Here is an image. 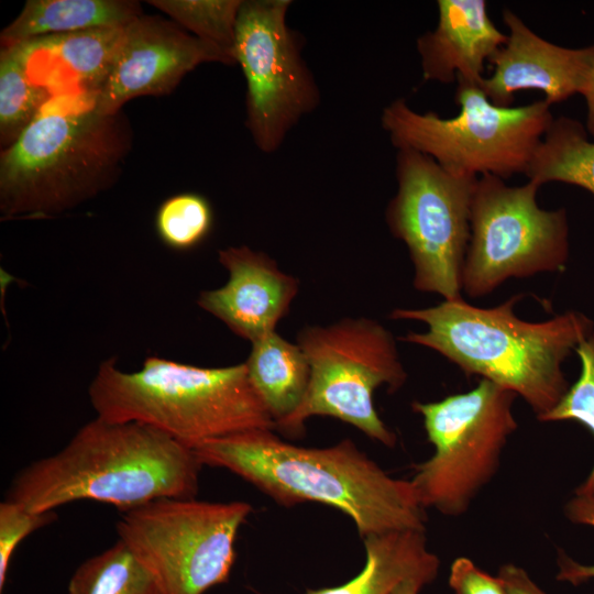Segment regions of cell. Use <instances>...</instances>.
I'll use <instances>...</instances> for the list:
<instances>
[{"label": "cell", "mask_w": 594, "mask_h": 594, "mask_svg": "<svg viewBox=\"0 0 594 594\" xmlns=\"http://www.w3.org/2000/svg\"><path fill=\"white\" fill-rule=\"evenodd\" d=\"M123 26L46 35L23 45L32 78L53 95L94 96L105 82L124 35Z\"/></svg>", "instance_id": "e0dca14e"}, {"label": "cell", "mask_w": 594, "mask_h": 594, "mask_svg": "<svg viewBox=\"0 0 594 594\" xmlns=\"http://www.w3.org/2000/svg\"><path fill=\"white\" fill-rule=\"evenodd\" d=\"M97 417L154 427L187 447L275 422L249 378L245 363L199 367L148 356L136 372L103 361L88 389Z\"/></svg>", "instance_id": "5b68a950"}, {"label": "cell", "mask_w": 594, "mask_h": 594, "mask_svg": "<svg viewBox=\"0 0 594 594\" xmlns=\"http://www.w3.org/2000/svg\"><path fill=\"white\" fill-rule=\"evenodd\" d=\"M505 43L488 61L493 73L480 87L498 107H512L515 92L537 89L551 106L582 95L594 70V45L570 48L535 33L510 9L503 10Z\"/></svg>", "instance_id": "5bb4252c"}, {"label": "cell", "mask_w": 594, "mask_h": 594, "mask_svg": "<svg viewBox=\"0 0 594 594\" xmlns=\"http://www.w3.org/2000/svg\"><path fill=\"white\" fill-rule=\"evenodd\" d=\"M438 22L417 38L424 80L481 85L485 63L505 43L485 0H438Z\"/></svg>", "instance_id": "2e32d148"}, {"label": "cell", "mask_w": 594, "mask_h": 594, "mask_svg": "<svg viewBox=\"0 0 594 594\" xmlns=\"http://www.w3.org/2000/svg\"><path fill=\"white\" fill-rule=\"evenodd\" d=\"M290 6V0H242L237 20L233 53L246 81L245 124L266 154L320 102L302 41L287 24Z\"/></svg>", "instance_id": "7c38bea8"}, {"label": "cell", "mask_w": 594, "mask_h": 594, "mask_svg": "<svg viewBox=\"0 0 594 594\" xmlns=\"http://www.w3.org/2000/svg\"><path fill=\"white\" fill-rule=\"evenodd\" d=\"M429 583H431V581H429L426 578H420V576L408 578L402 581L391 592V594H419L421 588Z\"/></svg>", "instance_id": "1f68e13d"}, {"label": "cell", "mask_w": 594, "mask_h": 594, "mask_svg": "<svg viewBox=\"0 0 594 594\" xmlns=\"http://www.w3.org/2000/svg\"><path fill=\"white\" fill-rule=\"evenodd\" d=\"M565 514L573 522L594 527V494L575 495L566 504ZM558 566L557 579L559 581L578 585L594 579V565L580 564L563 553L559 554Z\"/></svg>", "instance_id": "83f0119b"}, {"label": "cell", "mask_w": 594, "mask_h": 594, "mask_svg": "<svg viewBox=\"0 0 594 594\" xmlns=\"http://www.w3.org/2000/svg\"><path fill=\"white\" fill-rule=\"evenodd\" d=\"M252 510L242 501L160 498L123 512L116 529L164 594H204L228 581Z\"/></svg>", "instance_id": "9c48e42d"}, {"label": "cell", "mask_w": 594, "mask_h": 594, "mask_svg": "<svg viewBox=\"0 0 594 594\" xmlns=\"http://www.w3.org/2000/svg\"><path fill=\"white\" fill-rule=\"evenodd\" d=\"M397 191L386 208L392 234L414 266V287L443 300L462 298V270L477 177L455 175L411 150L396 155Z\"/></svg>", "instance_id": "8fae6325"}, {"label": "cell", "mask_w": 594, "mask_h": 594, "mask_svg": "<svg viewBox=\"0 0 594 594\" xmlns=\"http://www.w3.org/2000/svg\"><path fill=\"white\" fill-rule=\"evenodd\" d=\"M516 397L481 378L469 392L411 404L435 447V453L415 466L410 480L424 508L453 517L468 512L496 474L508 438L517 430Z\"/></svg>", "instance_id": "ba28073f"}, {"label": "cell", "mask_w": 594, "mask_h": 594, "mask_svg": "<svg viewBox=\"0 0 594 594\" xmlns=\"http://www.w3.org/2000/svg\"><path fill=\"white\" fill-rule=\"evenodd\" d=\"M131 147L121 113L85 92L54 95L0 156L1 220L56 217L108 189Z\"/></svg>", "instance_id": "277c9868"}, {"label": "cell", "mask_w": 594, "mask_h": 594, "mask_svg": "<svg viewBox=\"0 0 594 594\" xmlns=\"http://www.w3.org/2000/svg\"><path fill=\"white\" fill-rule=\"evenodd\" d=\"M54 95L29 73L22 44L0 53V141L11 145Z\"/></svg>", "instance_id": "7402d4cb"}, {"label": "cell", "mask_w": 594, "mask_h": 594, "mask_svg": "<svg viewBox=\"0 0 594 594\" xmlns=\"http://www.w3.org/2000/svg\"><path fill=\"white\" fill-rule=\"evenodd\" d=\"M455 101L459 114L442 118L395 99L382 111V127L397 150L425 154L449 173L505 180L526 173L554 119L544 99L498 107L479 85L463 80H457Z\"/></svg>", "instance_id": "8992f818"}, {"label": "cell", "mask_w": 594, "mask_h": 594, "mask_svg": "<svg viewBox=\"0 0 594 594\" xmlns=\"http://www.w3.org/2000/svg\"><path fill=\"white\" fill-rule=\"evenodd\" d=\"M586 102V131L594 138V70L582 94Z\"/></svg>", "instance_id": "4dcf8cb0"}, {"label": "cell", "mask_w": 594, "mask_h": 594, "mask_svg": "<svg viewBox=\"0 0 594 594\" xmlns=\"http://www.w3.org/2000/svg\"><path fill=\"white\" fill-rule=\"evenodd\" d=\"M202 465L191 448L140 422L96 417L55 454L13 477L6 499L32 512L78 501L130 510L160 498H194Z\"/></svg>", "instance_id": "7a4b0ae2"}, {"label": "cell", "mask_w": 594, "mask_h": 594, "mask_svg": "<svg viewBox=\"0 0 594 594\" xmlns=\"http://www.w3.org/2000/svg\"><path fill=\"white\" fill-rule=\"evenodd\" d=\"M297 344L310 365L308 389L299 407L275 429L298 437L310 417L330 416L393 448L396 435L373 403L376 388L386 386L395 393L407 380L391 331L369 318H344L324 327H306Z\"/></svg>", "instance_id": "52a82bcc"}, {"label": "cell", "mask_w": 594, "mask_h": 594, "mask_svg": "<svg viewBox=\"0 0 594 594\" xmlns=\"http://www.w3.org/2000/svg\"><path fill=\"white\" fill-rule=\"evenodd\" d=\"M204 63L235 65L223 51L174 21L142 13L125 25L111 69L92 96L94 106L116 114L133 98L167 95Z\"/></svg>", "instance_id": "4fadbf2b"}, {"label": "cell", "mask_w": 594, "mask_h": 594, "mask_svg": "<svg viewBox=\"0 0 594 594\" xmlns=\"http://www.w3.org/2000/svg\"><path fill=\"white\" fill-rule=\"evenodd\" d=\"M57 519L53 512H32L10 499L0 504V591L7 581L11 558L20 542L35 530Z\"/></svg>", "instance_id": "4316f807"}, {"label": "cell", "mask_w": 594, "mask_h": 594, "mask_svg": "<svg viewBox=\"0 0 594 594\" xmlns=\"http://www.w3.org/2000/svg\"><path fill=\"white\" fill-rule=\"evenodd\" d=\"M525 175L539 187L559 182L594 195V142L588 140L585 127L573 118H554Z\"/></svg>", "instance_id": "44dd1931"}, {"label": "cell", "mask_w": 594, "mask_h": 594, "mask_svg": "<svg viewBox=\"0 0 594 594\" xmlns=\"http://www.w3.org/2000/svg\"><path fill=\"white\" fill-rule=\"evenodd\" d=\"M363 569L348 582L331 587L309 588L305 594H391L414 576L433 581L440 561L427 548L425 531L403 530L363 538Z\"/></svg>", "instance_id": "ac0fdd59"}, {"label": "cell", "mask_w": 594, "mask_h": 594, "mask_svg": "<svg viewBox=\"0 0 594 594\" xmlns=\"http://www.w3.org/2000/svg\"><path fill=\"white\" fill-rule=\"evenodd\" d=\"M539 186H509L499 177H477L470 218V241L462 270V292L481 298L510 278L562 271L569 256L564 208L547 210L537 201Z\"/></svg>", "instance_id": "30bf717a"}, {"label": "cell", "mask_w": 594, "mask_h": 594, "mask_svg": "<svg viewBox=\"0 0 594 594\" xmlns=\"http://www.w3.org/2000/svg\"><path fill=\"white\" fill-rule=\"evenodd\" d=\"M244 363L251 384L276 427L304 400L310 381L309 362L297 343L273 331L252 343Z\"/></svg>", "instance_id": "ffe728a7"}, {"label": "cell", "mask_w": 594, "mask_h": 594, "mask_svg": "<svg viewBox=\"0 0 594 594\" xmlns=\"http://www.w3.org/2000/svg\"><path fill=\"white\" fill-rule=\"evenodd\" d=\"M68 594H164L150 571L121 541L84 561Z\"/></svg>", "instance_id": "603a6c76"}, {"label": "cell", "mask_w": 594, "mask_h": 594, "mask_svg": "<svg viewBox=\"0 0 594 594\" xmlns=\"http://www.w3.org/2000/svg\"><path fill=\"white\" fill-rule=\"evenodd\" d=\"M497 576L502 580L506 594H546L522 568L514 563L503 564Z\"/></svg>", "instance_id": "f546056e"}, {"label": "cell", "mask_w": 594, "mask_h": 594, "mask_svg": "<svg viewBox=\"0 0 594 594\" xmlns=\"http://www.w3.org/2000/svg\"><path fill=\"white\" fill-rule=\"evenodd\" d=\"M209 201L193 193L167 198L158 208L155 228L162 242L174 250H189L201 243L212 227Z\"/></svg>", "instance_id": "d4e9b609"}, {"label": "cell", "mask_w": 594, "mask_h": 594, "mask_svg": "<svg viewBox=\"0 0 594 594\" xmlns=\"http://www.w3.org/2000/svg\"><path fill=\"white\" fill-rule=\"evenodd\" d=\"M218 261L229 279L222 287L201 292L198 306L251 343L276 331L298 294V279L246 245L220 250Z\"/></svg>", "instance_id": "9a60e30c"}, {"label": "cell", "mask_w": 594, "mask_h": 594, "mask_svg": "<svg viewBox=\"0 0 594 594\" xmlns=\"http://www.w3.org/2000/svg\"><path fill=\"white\" fill-rule=\"evenodd\" d=\"M581 371L560 402L539 421L572 420L584 425L594 435V333L574 350ZM594 494V466L586 480L575 490V495Z\"/></svg>", "instance_id": "484cf974"}, {"label": "cell", "mask_w": 594, "mask_h": 594, "mask_svg": "<svg viewBox=\"0 0 594 594\" xmlns=\"http://www.w3.org/2000/svg\"><path fill=\"white\" fill-rule=\"evenodd\" d=\"M448 582L455 594H506L497 575H490L465 557L452 562Z\"/></svg>", "instance_id": "f1b7e54d"}, {"label": "cell", "mask_w": 594, "mask_h": 594, "mask_svg": "<svg viewBox=\"0 0 594 594\" xmlns=\"http://www.w3.org/2000/svg\"><path fill=\"white\" fill-rule=\"evenodd\" d=\"M143 12L130 0H29L0 35L2 47L46 35L123 26Z\"/></svg>", "instance_id": "d6986e66"}, {"label": "cell", "mask_w": 594, "mask_h": 594, "mask_svg": "<svg viewBox=\"0 0 594 594\" xmlns=\"http://www.w3.org/2000/svg\"><path fill=\"white\" fill-rule=\"evenodd\" d=\"M201 465L226 469L285 507L321 503L341 510L360 537L426 530L410 481L394 479L350 439L327 448L286 442L256 429L190 447Z\"/></svg>", "instance_id": "6da1fadb"}, {"label": "cell", "mask_w": 594, "mask_h": 594, "mask_svg": "<svg viewBox=\"0 0 594 594\" xmlns=\"http://www.w3.org/2000/svg\"><path fill=\"white\" fill-rule=\"evenodd\" d=\"M147 3L191 35L234 59L235 28L242 0H150Z\"/></svg>", "instance_id": "cb8c5ba5"}, {"label": "cell", "mask_w": 594, "mask_h": 594, "mask_svg": "<svg viewBox=\"0 0 594 594\" xmlns=\"http://www.w3.org/2000/svg\"><path fill=\"white\" fill-rule=\"evenodd\" d=\"M519 299L516 295L481 308L458 298L420 309L397 308L389 318L425 323V332H408L403 340L436 351L466 376L513 392L539 420L566 393L563 362L594 333V323L574 310L539 322L522 320L514 311Z\"/></svg>", "instance_id": "3957f363"}]
</instances>
